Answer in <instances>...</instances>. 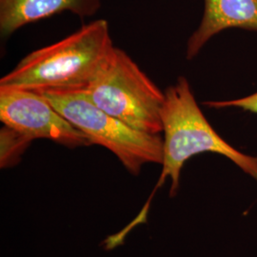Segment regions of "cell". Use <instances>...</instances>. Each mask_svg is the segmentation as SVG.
Masks as SVG:
<instances>
[{
	"mask_svg": "<svg viewBox=\"0 0 257 257\" xmlns=\"http://www.w3.org/2000/svg\"><path fill=\"white\" fill-rule=\"evenodd\" d=\"M70 121L92 144L106 148L131 175H138L147 164H160L163 138L130 127L99 109L86 93L77 91H37Z\"/></svg>",
	"mask_w": 257,
	"mask_h": 257,
	"instance_id": "cell-4",
	"label": "cell"
},
{
	"mask_svg": "<svg viewBox=\"0 0 257 257\" xmlns=\"http://www.w3.org/2000/svg\"><path fill=\"white\" fill-rule=\"evenodd\" d=\"M205 105H207L210 108L214 109H225V108H236L240 110L249 111L252 113L257 114V92L237 99H231V100H224V101H210L206 102Z\"/></svg>",
	"mask_w": 257,
	"mask_h": 257,
	"instance_id": "cell-9",
	"label": "cell"
},
{
	"mask_svg": "<svg viewBox=\"0 0 257 257\" xmlns=\"http://www.w3.org/2000/svg\"><path fill=\"white\" fill-rule=\"evenodd\" d=\"M80 91L99 109L130 127L151 135L162 133L165 93L121 49L113 48L99 72Z\"/></svg>",
	"mask_w": 257,
	"mask_h": 257,
	"instance_id": "cell-3",
	"label": "cell"
},
{
	"mask_svg": "<svg viewBox=\"0 0 257 257\" xmlns=\"http://www.w3.org/2000/svg\"><path fill=\"white\" fill-rule=\"evenodd\" d=\"M99 8L100 0H0V32L7 37L26 24L62 12L84 18Z\"/></svg>",
	"mask_w": 257,
	"mask_h": 257,
	"instance_id": "cell-7",
	"label": "cell"
},
{
	"mask_svg": "<svg viewBox=\"0 0 257 257\" xmlns=\"http://www.w3.org/2000/svg\"><path fill=\"white\" fill-rule=\"evenodd\" d=\"M0 120L32 140L48 139L68 149L92 145L84 134L34 91L0 88Z\"/></svg>",
	"mask_w": 257,
	"mask_h": 257,
	"instance_id": "cell-5",
	"label": "cell"
},
{
	"mask_svg": "<svg viewBox=\"0 0 257 257\" xmlns=\"http://www.w3.org/2000/svg\"><path fill=\"white\" fill-rule=\"evenodd\" d=\"M161 110L163 138L162 170L147 202L138 216L120 230L126 237L138 225L147 221L148 211L155 193L171 181L170 197H175L180 187L181 172L193 156L212 153L225 156L257 181V157L248 156L232 147L212 128L193 95L189 81L180 76L175 85L168 87Z\"/></svg>",
	"mask_w": 257,
	"mask_h": 257,
	"instance_id": "cell-1",
	"label": "cell"
},
{
	"mask_svg": "<svg viewBox=\"0 0 257 257\" xmlns=\"http://www.w3.org/2000/svg\"><path fill=\"white\" fill-rule=\"evenodd\" d=\"M32 141L24 134L3 125L0 130V168L18 165Z\"/></svg>",
	"mask_w": 257,
	"mask_h": 257,
	"instance_id": "cell-8",
	"label": "cell"
},
{
	"mask_svg": "<svg viewBox=\"0 0 257 257\" xmlns=\"http://www.w3.org/2000/svg\"><path fill=\"white\" fill-rule=\"evenodd\" d=\"M228 29L257 32V0H204L201 22L187 43V59L194 58L210 39Z\"/></svg>",
	"mask_w": 257,
	"mask_h": 257,
	"instance_id": "cell-6",
	"label": "cell"
},
{
	"mask_svg": "<svg viewBox=\"0 0 257 257\" xmlns=\"http://www.w3.org/2000/svg\"><path fill=\"white\" fill-rule=\"evenodd\" d=\"M113 48L108 22L92 21L64 39L26 55L0 79V88L34 92L83 90Z\"/></svg>",
	"mask_w": 257,
	"mask_h": 257,
	"instance_id": "cell-2",
	"label": "cell"
}]
</instances>
